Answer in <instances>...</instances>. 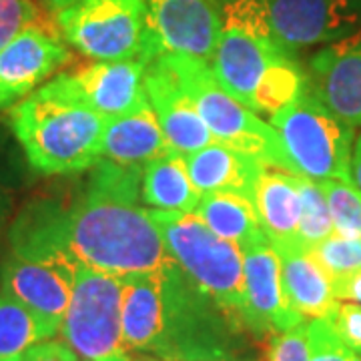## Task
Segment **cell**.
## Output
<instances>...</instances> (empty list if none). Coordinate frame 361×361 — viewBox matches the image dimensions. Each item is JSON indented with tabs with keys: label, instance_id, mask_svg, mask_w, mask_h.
I'll list each match as a JSON object with an SVG mask.
<instances>
[{
	"label": "cell",
	"instance_id": "cell-43",
	"mask_svg": "<svg viewBox=\"0 0 361 361\" xmlns=\"http://www.w3.org/2000/svg\"><path fill=\"white\" fill-rule=\"evenodd\" d=\"M155 361H157V360H155Z\"/></svg>",
	"mask_w": 361,
	"mask_h": 361
},
{
	"label": "cell",
	"instance_id": "cell-19",
	"mask_svg": "<svg viewBox=\"0 0 361 361\" xmlns=\"http://www.w3.org/2000/svg\"><path fill=\"white\" fill-rule=\"evenodd\" d=\"M189 177L201 195L237 193L253 201L255 185L265 163L241 151H235L223 142H209L207 147L185 155Z\"/></svg>",
	"mask_w": 361,
	"mask_h": 361
},
{
	"label": "cell",
	"instance_id": "cell-12",
	"mask_svg": "<svg viewBox=\"0 0 361 361\" xmlns=\"http://www.w3.org/2000/svg\"><path fill=\"white\" fill-rule=\"evenodd\" d=\"M68 61L59 30L44 25L25 28L0 49V111L20 103Z\"/></svg>",
	"mask_w": 361,
	"mask_h": 361
},
{
	"label": "cell",
	"instance_id": "cell-36",
	"mask_svg": "<svg viewBox=\"0 0 361 361\" xmlns=\"http://www.w3.org/2000/svg\"><path fill=\"white\" fill-rule=\"evenodd\" d=\"M11 213H13V195L8 191V187L0 180V235L8 225Z\"/></svg>",
	"mask_w": 361,
	"mask_h": 361
},
{
	"label": "cell",
	"instance_id": "cell-37",
	"mask_svg": "<svg viewBox=\"0 0 361 361\" xmlns=\"http://www.w3.org/2000/svg\"><path fill=\"white\" fill-rule=\"evenodd\" d=\"M351 180L361 189V135L355 139L351 155Z\"/></svg>",
	"mask_w": 361,
	"mask_h": 361
},
{
	"label": "cell",
	"instance_id": "cell-7",
	"mask_svg": "<svg viewBox=\"0 0 361 361\" xmlns=\"http://www.w3.org/2000/svg\"><path fill=\"white\" fill-rule=\"evenodd\" d=\"M219 44L211 61V71L223 89L251 109L259 80L285 51L271 25L269 0H227L221 4Z\"/></svg>",
	"mask_w": 361,
	"mask_h": 361
},
{
	"label": "cell",
	"instance_id": "cell-29",
	"mask_svg": "<svg viewBox=\"0 0 361 361\" xmlns=\"http://www.w3.org/2000/svg\"><path fill=\"white\" fill-rule=\"evenodd\" d=\"M311 251L331 275V279L361 269V239L339 237L334 233L329 239H325Z\"/></svg>",
	"mask_w": 361,
	"mask_h": 361
},
{
	"label": "cell",
	"instance_id": "cell-4",
	"mask_svg": "<svg viewBox=\"0 0 361 361\" xmlns=\"http://www.w3.org/2000/svg\"><path fill=\"white\" fill-rule=\"evenodd\" d=\"M163 287L157 361H241L243 322L219 305L169 257L159 269Z\"/></svg>",
	"mask_w": 361,
	"mask_h": 361
},
{
	"label": "cell",
	"instance_id": "cell-38",
	"mask_svg": "<svg viewBox=\"0 0 361 361\" xmlns=\"http://www.w3.org/2000/svg\"><path fill=\"white\" fill-rule=\"evenodd\" d=\"M47 2V6H49V11L52 13H59V11H63L66 6H71L73 2H77V0H44Z\"/></svg>",
	"mask_w": 361,
	"mask_h": 361
},
{
	"label": "cell",
	"instance_id": "cell-11",
	"mask_svg": "<svg viewBox=\"0 0 361 361\" xmlns=\"http://www.w3.org/2000/svg\"><path fill=\"white\" fill-rule=\"evenodd\" d=\"M147 25L157 52L209 63L219 44V0H145Z\"/></svg>",
	"mask_w": 361,
	"mask_h": 361
},
{
	"label": "cell",
	"instance_id": "cell-18",
	"mask_svg": "<svg viewBox=\"0 0 361 361\" xmlns=\"http://www.w3.org/2000/svg\"><path fill=\"white\" fill-rule=\"evenodd\" d=\"M279 255L281 281L291 307L303 319H329L339 305L334 279L311 249L299 243H271Z\"/></svg>",
	"mask_w": 361,
	"mask_h": 361
},
{
	"label": "cell",
	"instance_id": "cell-8",
	"mask_svg": "<svg viewBox=\"0 0 361 361\" xmlns=\"http://www.w3.org/2000/svg\"><path fill=\"white\" fill-rule=\"evenodd\" d=\"M269 121L281 139L293 175L313 180H351L355 129L310 90Z\"/></svg>",
	"mask_w": 361,
	"mask_h": 361
},
{
	"label": "cell",
	"instance_id": "cell-28",
	"mask_svg": "<svg viewBox=\"0 0 361 361\" xmlns=\"http://www.w3.org/2000/svg\"><path fill=\"white\" fill-rule=\"evenodd\" d=\"M334 221V231L339 237L361 239V189L353 180H319Z\"/></svg>",
	"mask_w": 361,
	"mask_h": 361
},
{
	"label": "cell",
	"instance_id": "cell-34",
	"mask_svg": "<svg viewBox=\"0 0 361 361\" xmlns=\"http://www.w3.org/2000/svg\"><path fill=\"white\" fill-rule=\"evenodd\" d=\"M20 361H78V353L66 341H39L26 349Z\"/></svg>",
	"mask_w": 361,
	"mask_h": 361
},
{
	"label": "cell",
	"instance_id": "cell-40",
	"mask_svg": "<svg viewBox=\"0 0 361 361\" xmlns=\"http://www.w3.org/2000/svg\"><path fill=\"white\" fill-rule=\"evenodd\" d=\"M8 361H20V357H16V360H8Z\"/></svg>",
	"mask_w": 361,
	"mask_h": 361
},
{
	"label": "cell",
	"instance_id": "cell-35",
	"mask_svg": "<svg viewBox=\"0 0 361 361\" xmlns=\"http://www.w3.org/2000/svg\"><path fill=\"white\" fill-rule=\"evenodd\" d=\"M334 291L337 301H349L361 305V269L334 279Z\"/></svg>",
	"mask_w": 361,
	"mask_h": 361
},
{
	"label": "cell",
	"instance_id": "cell-39",
	"mask_svg": "<svg viewBox=\"0 0 361 361\" xmlns=\"http://www.w3.org/2000/svg\"><path fill=\"white\" fill-rule=\"evenodd\" d=\"M351 361H361L360 357H355V355H353V357H351Z\"/></svg>",
	"mask_w": 361,
	"mask_h": 361
},
{
	"label": "cell",
	"instance_id": "cell-9",
	"mask_svg": "<svg viewBox=\"0 0 361 361\" xmlns=\"http://www.w3.org/2000/svg\"><path fill=\"white\" fill-rule=\"evenodd\" d=\"M61 37L92 61H151L145 0H77L54 13Z\"/></svg>",
	"mask_w": 361,
	"mask_h": 361
},
{
	"label": "cell",
	"instance_id": "cell-17",
	"mask_svg": "<svg viewBox=\"0 0 361 361\" xmlns=\"http://www.w3.org/2000/svg\"><path fill=\"white\" fill-rule=\"evenodd\" d=\"M147 61H94L71 73L80 97L106 121L145 104Z\"/></svg>",
	"mask_w": 361,
	"mask_h": 361
},
{
	"label": "cell",
	"instance_id": "cell-32",
	"mask_svg": "<svg viewBox=\"0 0 361 361\" xmlns=\"http://www.w3.org/2000/svg\"><path fill=\"white\" fill-rule=\"evenodd\" d=\"M267 361H310L307 322L269 337Z\"/></svg>",
	"mask_w": 361,
	"mask_h": 361
},
{
	"label": "cell",
	"instance_id": "cell-1",
	"mask_svg": "<svg viewBox=\"0 0 361 361\" xmlns=\"http://www.w3.org/2000/svg\"><path fill=\"white\" fill-rule=\"evenodd\" d=\"M142 167L101 159L68 209V239L82 267L129 277L159 271L169 255L142 203Z\"/></svg>",
	"mask_w": 361,
	"mask_h": 361
},
{
	"label": "cell",
	"instance_id": "cell-22",
	"mask_svg": "<svg viewBox=\"0 0 361 361\" xmlns=\"http://www.w3.org/2000/svg\"><path fill=\"white\" fill-rule=\"evenodd\" d=\"M259 223L271 243H297L301 217V177L267 167L253 193Z\"/></svg>",
	"mask_w": 361,
	"mask_h": 361
},
{
	"label": "cell",
	"instance_id": "cell-20",
	"mask_svg": "<svg viewBox=\"0 0 361 361\" xmlns=\"http://www.w3.org/2000/svg\"><path fill=\"white\" fill-rule=\"evenodd\" d=\"M163 319V287L161 273H139L123 277L121 323L123 341L129 351L151 355L161 337Z\"/></svg>",
	"mask_w": 361,
	"mask_h": 361
},
{
	"label": "cell",
	"instance_id": "cell-6",
	"mask_svg": "<svg viewBox=\"0 0 361 361\" xmlns=\"http://www.w3.org/2000/svg\"><path fill=\"white\" fill-rule=\"evenodd\" d=\"M149 215L163 235L171 259L219 305L243 322V251L215 235L195 213L149 209Z\"/></svg>",
	"mask_w": 361,
	"mask_h": 361
},
{
	"label": "cell",
	"instance_id": "cell-5",
	"mask_svg": "<svg viewBox=\"0 0 361 361\" xmlns=\"http://www.w3.org/2000/svg\"><path fill=\"white\" fill-rule=\"evenodd\" d=\"M161 54H165L167 63L179 77L183 89L191 97L215 141L255 157L267 167L291 173V165L277 130L255 111L233 99L221 87L209 63L167 52Z\"/></svg>",
	"mask_w": 361,
	"mask_h": 361
},
{
	"label": "cell",
	"instance_id": "cell-27",
	"mask_svg": "<svg viewBox=\"0 0 361 361\" xmlns=\"http://www.w3.org/2000/svg\"><path fill=\"white\" fill-rule=\"evenodd\" d=\"M334 233V221L322 183L301 177V217L297 229V243L305 249H315Z\"/></svg>",
	"mask_w": 361,
	"mask_h": 361
},
{
	"label": "cell",
	"instance_id": "cell-13",
	"mask_svg": "<svg viewBox=\"0 0 361 361\" xmlns=\"http://www.w3.org/2000/svg\"><path fill=\"white\" fill-rule=\"evenodd\" d=\"M241 251L245 277L243 323L247 331L257 339H265L305 322L287 301L279 255L269 239L257 241Z\"/></svg>",
	"mask_w": 361,
	"mask_h": 361
},
{
	"label": "cell",
	"instance_id": "cell-23",
	"mask_svg": "<svg viewBox=\"0 0 361 361\" xmlns=\"http://www.w3.org/2000/svg\"><path fill=\"white\" fill-rule=\"evenodd\" d=\"M141 195L145 205L159 211L195 213L201 201V193L189 177L185 155L175 151L142 167Z\"/></svg>",
	"mask_w": 361,
	"mask_h": 361
},
{
	"label": "cell",
	"instance_id": "cell-16",
	"mask_svg": "<svg viewBox=\"0 0 361 361\" xmlns=\"http://www.w3.org/2000/svg\"><path fill=\"white\" fill-rule=\"evenodd\" d=\"M145 90L175 153L189 155L215 141L191 97L183 89L179 77L161 52L147 63Z\"/></svg>",
	"mask_w": 361,
	"mask_h": 361
},
{
	"label": "cell",
	"instance_id": "cell-24",
	"mask_svg": "<svg viewBox=\"0 0 361 361\" xmlns=\"http://www.w3.org/2000/svg\"><path fill=\"white\" fill-rule=\"evenodd\" d=\"M195 215L221 239L239 249L267 239L259 223L255 203L237 193H207L195 209Z\"/></svg>",
	"mask_w": 361,
	"mask_h": 361
},
{
	"label": "cell",
	"instance_id": "cell-14",
	"mask_svg": "<svg viewBox=\"0 0 361 361\" xmlns=\"http://www.w3.org/2000/svg\"><path fill=\"white\" fill-rule=\"evenodd\" d=\"M269 13L275 37L293 54L361 30V0H269Z\"/></svg>",
	"mask_w": 361,
	"mask_h": 361
},
{
	"label": "cell",
	"instance_id": "cell-31",
	"mask_svg": "<svg viewBox=\"0 0 361 361\" xmlns=\"http://www.w3.org/2000/svg\"><path fill=\"white\" fill-rule=\"evenodd\" d=\"M35 25H40V8L35 0H0V49Z\"/></svg>",
	"mask_w": 361,
	"mask_h": 361
},
{
	"label": "cell",
	"instance_id": "cell-2",
	"mask_svg": "<svg viewBox=\"0 0 361 361\" xmlns=\"http://www.w3.org/2000/svg\"><path fill=\"white\" fill-rule=\"evenodd\" d=\"M14 137L42 175H75L103 159L106 118L90 109L71 73H61L11 109Z\"/></svg>",
	"mask_w": 361,
	"mask_h": 361
},
{
	"label": "cell",
	"instance_id": "cell-25",
	"mask_svg": "<svg viewBox=\"0 0 361 361\" xmlns=\"http://www.w3.org/2000/svg\"><path fill=\"white\" fill-rule=\"evenodd\" d=\"M307 73L295 56H285L273 63L259 80L251 99V111L259 116H273L281 109L293 104L307 92Z\"/></svg>",
	"mask_w": 361,
	"mask_h": 361
},
{
	"label": "cell",
	"instance_id": "cell-41",
	"mask_svg": "<svg viewBox=\"0 0 361 361\" xmlns=\"http://www.w3.org/2000/svg\"><path fill=\"white\" fill-rule=\"evenodd\" d=\"M219 2H221V4H223V2H227V0H219Z\"/></svg>",
	"mask_w": 361,
	"mask_h": 361
},
{
	"label": "cell",
	"instance_id": "cell-3",
	"mask_svg": "<svg viewBox=\"0 0 361 361\" xmlns=\"http://www.w3.org/2000/svg\"><path fill=\"white\" fill-rule=\"evenodd\" d=\"M82 265L65 229L30 221L8 231V253L0 265V291L20 301L56 336Z\"/></svg>",
	"mask_w": 361,
	"mask_h": 361
},
{
	"label": "cell",
	"instance_id": "cell-26",
	"mask_svg": "<svg viewBox=\"0 0 361 361\" xmlns=\"http://www.w3.org/2000/svg\"><path fill=\"white\" fill-rule=\"evenodd\" d=\"M51 337L32 311L0 291V361L16 360L30 345Z\"/></svg>",
	"mask_w": 361,
	"mask_h": 361
},
{
	"label": "cell",
	"instance_id": "cell-21",
	"mask_svg": "<svg viewBox=\"0 0 361 361\" xmlns=\"http://www.w3.org/2000/svg\"><path fill=\"white\" fill-rule=\"evenodd\" d=\"M167 153H173V149L149 101L133 113L106 121L103 159L145 167L149 161Z\"/></svg>",
	"mask_w": 361,
	"mask_h": 361
},
{
	"label": "cell",
	"instance_id": "cell-30",
	"mask_svg": "<svg viewBox=\"0 0 361 361\" xmlns=\"http://www.w3.org/2000/svg\"><path fill=\"white\" fill-rule=\"evenodd\" d=\"M307 339L310 361H351L353 357V353L343 345L329 319H310Z\"/></svg>",
	"mask_w": 361,
	"mask_h": 361
},
{
	"label": "cell",
	"instance_id": "cell-42",
	"mask_svg": "<svg viewBox=\"0 0 361 361\" xmlns=\"http://www.w3.org/2000/svg\"><path fill=\"white\" fill-rule=\"evenodd\" d=\"M87 361H89V360H87Z\"/></svg>",
	"mask_w": 361,
	"mask_h": 361
},
{
	"label": "cell",
	"instance_id": "cell-10",
	"mask_svg": "<svg viewBox=\"0 0 361 361\" xmlns=\"http://www.w3.org/2000/svg\"><path fill=\"white\" fill-rule=\"evenodd\" d=\"M123 277L80 267L61 334L89 361H130L121 323Z\"/></svg>",
	"mask_w": 361,
	"mask_h": 361
},
{
	"label": "cell",
	"instance_id": "cell-33",
	"mask_svg": "<svg viewBox=\"0 0 361 361\" xmlns=\"http://www.w3.org/2000/svg\"><path fill=\"white\" fill-rule=\"evenodd\" d=\"M329 322L339 339L343 341V345L361 360V305L339 301Z\"/></svg>",
	"mask_w": 361,
	"mask_h": 361
},
{
	"label": "cell",
	"instance_id": "cell-15",
	"mask_svg": "<svg viewBox=\"0 0 361 361\" xmlns=\"http://www.w3.org/2000/svg\"><path fill=\"white\" fill-rule=\"evenodd\" d=\"M311 94L349 127H361V30L313 54L307 68Z\"/></svg>",
	"mask_w": 361,
	"mask_h": 361
}]
</instances>
